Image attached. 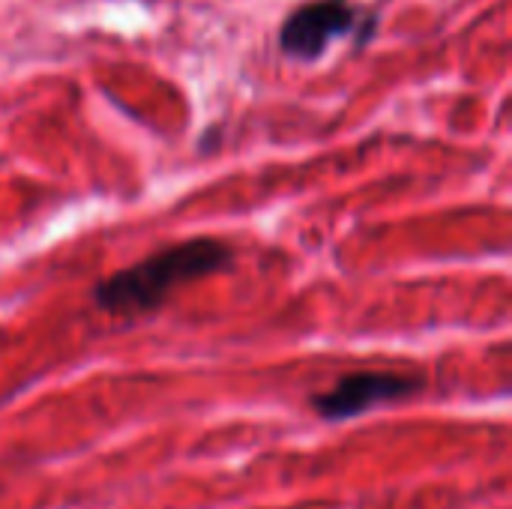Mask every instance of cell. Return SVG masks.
<instances>
[{
	"label": "cell",
	"mask_w": 512,
	"mask_h": 509,
	"mask_svg": "<svg viewBox=\"0 0 512 509\" xmlns=\"http://www.w3.org/2000/svg\"><path fill=\"white\" fill-rule=\"evenodd\" d=\"M234 261V249L213 237H195L168 246L144 261L123 267L93 288V300L102 312L117 318H141L156 312L174 288L213 276Z\"/></svg>",
	"instance_id": "cell-1"
},
{
	"label": "cell",
	"mask_w": 512,
	"mask_h": 509,
	"mask_svg": "<svg viewBox=\"0 0 512 509\" xmlns=\"http://www.w3.org/2000/svg\"><path fill=\"white\" fill-rule=\"evenodd\" d=\"M423 378L411 372H351L336 381L327 393L312 396V408L324 420H351L360 417L378 405L402 402L414 393H420Z\"/></svg>",
	"instance_id": "cell-3"
},
{
	"label": "cell",
	"mask_w": 512,
	"mask_h": 509,
	"mask_svg": "<svg viewBox=\"0 0 512 509\" xmlns=\"http://www.w3.org/2000/svg\"><path fill=\"white\" fill-rule=\"evenodd\" d=\"M378 15L357 0H306L288 12L279 27V48L303 63L318 60L333 39L354 36L360 45L372 42Z\"/></svg>",
	"instance_id": "cell-2"
}]
</instances>
